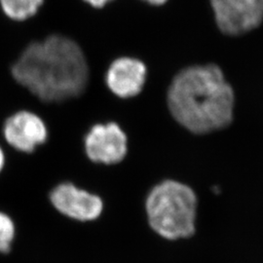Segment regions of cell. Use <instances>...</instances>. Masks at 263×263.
I'll use <instances>...</instances> for the list:
<instances>
[{
    "label": "cell",
    "instance_id": "obj_1",
    "mask_svg": "<svg viewBox=\"0 0 263 263\" xmlns=\"http://www.w3.org/2000/svg\"><path fill=\"white\" fill-rule=\"evenodd\" d=\"M18 84L38 102L63 104L84 94L90 67L74 39L53 33L29 42L11 67Z\"/></svg>",
    "mask_w": 263,
    "mask_h": 263
},
{
    "label": "cell",
    "instance_id": "obj_2",
    "mask_svg": "<svg viewBox=\"0 0 263 263\" xmlns=\"http://www.w3.org/2000/svg\"><path fill=\"white\" fill-rule=\"evenodd\" d=\"M167 103L179 125L193 134L206 135L232 123L235 95L220 67L192 66L174 77Z\"/></svg>",
    "mask_w": 263,
    "mask_h": 263
},
{
    "label": "cell",
    "instance_id": "obj_3",
    "mask_svg": "<svg viewBox=\"0 0 263 263\" xmlns=\"http://www.w3.org/2000/svg\"><path fill=\"white\" fill-rule=\"evenodd\" d=\"M151 228L160 236L176 240L195 232L197 198L191 188L176 180H164L146 198Z\"/></svg>",
    "mask_w": 263,
    "mask_h": 263
},
{
    "label": "cell",
    "instance_id": "obj_4",
    "mask_svg": "<svg viewBox=\"0 0 263 263\" xmlns=\"http://www.w3.org/2000/svg\"><path fill=\"white\" fill-rule=\"evenodd\" d=\"M83 151L92 164L114 167L127 159L129 138L115 121L95 123L85 134Z\"/></svg>",
    "mask_w": 263,
    "mask_h": 263
},
{
    "label": "cell",
    "instance_id": "obj_5",
    "mask_svg": "<svg viewBox=\"0 0 263 263\" xmlns=\"http://www.w3.org/2000/svg\"><path fill=\"white\" fill-rule=\"evenodd\" d=\"M3 144L21 154L34 153L47 142V124L38 113L20 109L10 114L2 125ZM2 144V145H3Z\"/></svg>",
    "mask_w": 263,
    "mask_h": 263
},
{
    "label": "cell",
    "instance_id": "obj_6",
    "mask_svg": "<svg viewBox=\"0 0 263 263\" xmlns=\"http://www.w3.org/2000/svg\"><path fill=\"white\" fill-rule=\"evenodd\" d=\"M148 68L141 58L121 55L106 67L104 85L116 99L130 101L141 96L147 83Z\"/></svg>",
    "mask_w": 263,
    "mask_h": 263
},
{
    "label": "cell",
    "instance_id": "obj_7",
    "mask_svg": "<svg viewBox=\"0 0 263 263\" xmlns=\"http://www.w3.org/2000/svg\"><path fill=\"white\" fill-rule=\"evenodd\" d=\"M49 197L59 213L77 221L96 220L104 211L102 198L70 180L58 182Z\"/></svg>",
    "mask_w": 263,
    "mask_h": 263
},
{
    "label": "cell",
    "instance_id": "obj_8",
    "mask_svg": "<svg viewBox=\"0 0 263 263\" xmlns=\"http://www.w3.org/2000/svg\"><path fill=\"white\" fill-rule=\"evenodd\" d=\"M216 26L226 35L239 36L263 23V0H211Z\"/></svg>",
    "mask_w": 263,
    "mask_h": 263
},
{
    "label": "cell",
    "instance_id": "obj_9",
    "mask_svg": "<svg viewBox=\"0 0 263 263\" xmlns=\"http://www.w3.org/2000/svg\"><path fill=\"white\" fill-rule=\"evenodd\" d=\"M45 0H0V10L7 19L25 23L37 15Z\"/></svg>",
    "mask_w": 263,
    "mask_h": 263
},
{
    "label": "cell",
    "instance_id": "obj_10",
    "mask_svg": "<svg viewBox=\"0 0 263 263\" xmlns=\"http://www.w3.org/2000/svg\"><path fill=\"white\" fill-rule=\"evenodd\" d=\"M16 228L8 215L0 212V253H8L15 238Z\"/></svg>",
    "mask_w": 263,
    "mask_h": 263
},
{
    "label": "cell",
    "instance_id": "obj_11",
    "mask_svg": "<svg viewBox=\"0 0 263 263\" xmlns=\"http://www.w3.org/2000/svg\"><path fill=\"white\" fill-rule=\"evenodd\" d=\"M81 1L87 6L91 7L92 9L102 10L116 0H81Z\"/></svg>",
    "mask_w": 263,
    "mask_h": 263
},
{
    "label": "cell",
    "instance_id": "obj_12",
    "mask_svg": "<svg viewBox=\"0 0 263 263\" xmlns=\"http://www.w3.org/2000/svg\"><path fill=\"white\" fill-rule=\"evenodd\" d=\"M6 165V153L3 148V145L0 143V175L3 172Z\"/></svg>",
    "mask_w": 263,
    "mask_h": 263
},
{
    "label": "cell",
    "instance_id": "obj_13",
    "mask_svg": "<svg viewBox=\"0 0 263 263\" xmlns=\"http://www.w3.org/2000/svg\"><path fill=\"white\" fill-rule=\"evenodd\" d=\"M143 3H146L151 6H161L164 5L165 3H167L168 0H139Z\"/></svg>",
    "mask_w": 263,
    "mask_h": 263
}]
</instances>
